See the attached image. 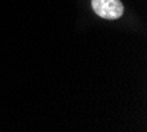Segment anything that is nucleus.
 <instances>
[{
	"mask_svg": "<svg viewBox=\"0 0 147 132\" xmlns=\"http://www.w3.org/2000/svg\"><path fill=\"white\" fill-rule=\"evenodd\" d=\"M92 7L98 16L106 20L119 19L123 13V4L119 0H92Z\"/></svg>",
	"mask_w": 147,
	"mask_h": 132,
	"instance_id": "1",
	"label": "nucleus"
}]
</instances>
